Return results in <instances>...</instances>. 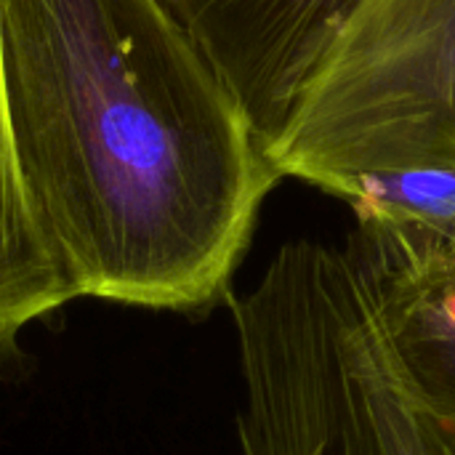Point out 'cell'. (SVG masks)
Returning a JSON list of instances; mask_svg holds the SVG:
<instances>
[{
    "instance_id": "cell-1",
    "label": "cell",
    "mask_w": 455,
    "mask_h": 455,
    "mask_svg": "<svg viewBox=\"0 0 455 455\" xmlns=\"http://www.w3.org/2000/svg\"><path fill=\"white\" fill-rule=\"evenodd\" d=\"M0 75L75 299L187 317L229 299L280 176L163 0H0Z\"/></svg>"
},
{
    "instance_id": "cell-2",
    "label": "cell",
    "mask_w": 455,
    "mask_h": 455,
    "mask_svg": "<svg viewBox=\"0 0 455 455\" xmlns=\"http://www.w3.org/2000/svg\"><path fill=\"white\" fill-rule=\"evenodd\" d=\"M229 301L240 455H455V419L403 368L349 243H285L259 285Z\"/></svg>"
},
{
    "instance_id": "cell-3",
    "label": "cell",
    "mask_w": 455,
    "mask_h": 455,
    "mask_svg": "<svg viewBox=\"0 0 455 455\" xmlns=\"http://www.w3.org/2000/svg\"><path fill=\"white\" fill-rule=\"evenodd\" d=\"M267 160L328 195L355 176L455 168V0H360Z\"/></svg>"
},
{
    "instance_id": "cell-4",
    "label": "cell",
    "mask_w": 455,
    "mask_h": 455,
    "mask_svg": "<svg viewBox=\"0 0 455 455\" xmlns=\"http://www.w3.org/2000/svg\"><path fill=\"white\" fill-rule=\"evenodd\" d=\"M163 3L216 72L267 152L360 0Z\"/></svg>"
},
{
    "instance_id": "cell-5",
    "label": "cell",
    "mask_w": 455,
    "mask_h": 455,
    "mask_svg": "<svg viewBox=\"0 0 455 455\" xmlns=\"http://www.w3.org/2000/svg\"><path fill=\"white\" fill-rule=\"evenodd\" d=\"M331 195L357 216L349 245L387 280H424L455 272V168L368 173Z\"/></svg>"
},
{
    "instance_id": "cell-6",
    "label": "cell",
    "mask_w": 455,
    "mask_h": 455,
    "mask_svg": "<svg viewBox=\"0 0 455 455\" xmlns=\"http://www.w3.org/2000/svg\"><path fill=\"white\" fill-rule=\"evenodd\" d=\"M72 299L27 203L0 75V365L19 357V333L29 323Z\"/></svg>"
},
{
    "instance_id": "cell-7",
    "label": "cell",
    "mask_w": 455,
    "mask_h": 455,
    "mask_svg": "<svg viewBox=\"0 0 455 455\" xmlns=\"http://www.w3.org/2000/svg\"><path fill=\"white\" fill-rule=\"evenodd\" d=\"M371 277L403 368L435 411L455 419V272L424 280Z\"/></svg>"
}]
</instances>
